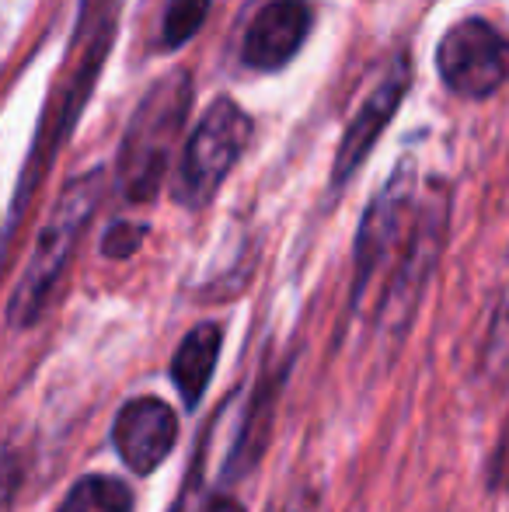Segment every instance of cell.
I'll use <instances>...</instances> for the list:
<instances>
[{
  "instance_id": "9c48e42d",
  "label": "cell",
  "mask_w": 509,
  "mask_h": 512,
  "mask_svg": "<svg viewBox=\"0 0 509 512\" xmlns=\"http://www.w3.org/2000/svg\"><path fill=\"white\" fill-rule=\"evenodd\" d=\"M311 25L314 11L307 0H269L258 7L245 39H241V60L258 74L283 70L304 49Z\"/></svg>"
},
{
  "instance_id": "52a82bcc",
  "label": "cell",
  "mask_w": 509,
  "mask_h": 512,
  "mask_svg": "<svg viewBox=\"0 0 509 512\" xmlns=\"http://www.w3.org/2000/svg\"><path fill=\"white\" fill-rule=\"evenodd\" d=\"M408 84H412V67H408L405 56H398L391 63V70L384 74V81L360 102L353 119H349L346 133H342V143L332 161V189H346L349 178L360 171V164L374 154L381 133L391 126V119L398 115L401 102H405Z\"/></svg>"
},
{
  "instance_id": "8fae6325",
  "label": "cell",
  "mask_w": 509,
  "mask_h": 512,
  "mask_svg": "<svg viewBox=\"0 0 509 512\" xmlns=\"http://www.w3.org/2000/svg\"><path fill=\"white\" fill-rule=\"evenodd\" d=\"M283 387V377H265V384L258 387L255 408L248 411L245 429H241L238 443H234L231 457H227V474L231 478H241L255 467L258 453H262L265 439H269V425H272V401H276V391Z\"/></svg>"
},
{
  "instance_id": "8992f818",
  "label": "cell",
  "mask_w": 509,
  "mask_h": 512,
  "mask_svg": "<svg viewBox=\"0 0 509 512\" xmlns=\"http://www.w3.org/2000/svg\"><path fill=\"white\" fill-rule=\"evenodd\" d=\"M436 74L447 91L485 102L509 84V39L485 18L457 21L436 42Z\"/></svg>"
},
{
  "instance_id": "7c38bea8",
  "label": "cell",
  "mask_w": 509,
  "mask_h": 512,
  "mask_svg": "<svg viewBox=\"0 0 509 512\" xmlns=\"http://www.w3.org/2000/svg\"><path fill=\"white\" fill-rule=\"evenodd\" d=\"M136 499L119 478L109 474H84L81 481H74L63 499V506L56 512H133Z\"/></svg>"
},
{
  "instance_id": "7a4b0ae2",
  "label": "cell",
  "mask_w": 509,
  "mask_h": 512,
  "mask_svg": "<svg viewBox=\"0 0 509 512\" xmlns=\"http://www.w3.org/2000/svg\"><path fill=\"white\" fill-rule=\"evenodd\" d=\"M192 108V77L189 70H171L154 88L140 98L133 119L123 133V147L116 157V189L123 203L140 206L154 203L168 178V161L175 140L185 126V115Z\"/></svg>"
},
{
  "instance_id": "e0dca14e",
  "label": "cell",
  "mask_w": 509,
  "mask_h": 512,
  "mask_svg": "<svg viewBox=\"0 0 509 512\" xmlns=\"http://www.w3.org/2000/svg\"><path fill=\"white\" fill-rule=\"evenodd\" d=\"M199 512H245L238 499H231V495H210V499L199 506Z\"/></svg>"
},
{
  "instance_id": "6da1fadb",
  "label": "cell",
  "mask_w": 509,
  "mask_h": 512,
  "mask_svg": "<svg viewBox=\"0 0 509 512\" xmlns=\"http://www.w3.org/2000/svg\"><path fill=\"white\" fill-rule=\"evenodd\" d=\"M105 189H109V168H91L63 185L53 213L35 237L21 279L14 283L11 300H7V324L11 328H32L42 317V310L49 307V297H53L70 258H74L77 241L84 237V230L91 227L98 206H102Z\"/></svg>"
},
{
  "instance_id": "5bb4252c",
  "label": "cell",
  "mask_w": 509,
  "mask_h": 512,
  "mask_svg": "<svg viewBox=\"0 0 509 512\" xmlns=\"http://www.w3.org/2000/svg\"><path fill=\"white\" fill-rule=\"evenodd\" d=\"M478 370H482L485 384H492L496 391H509V290L499 297L496 310H492Z\"/></svg>"
},
{
  "instance_id": "30bf717a",
  "label": "cell",
  "mask_w": 509,
  "mask_h": 512,
  "mask_svg": "<svg viewBox=\"0 0 509 512\" xmlns=\"http://www.w3.org/2000/svg\"><path fill=\"white\" fill-rule=\"evenodd\" d=\"M220 345H224V328L217 321H203L178 342L175 356H171V380H175L178 394H182L185 408H196L203 401L206 387L213 380L220 359Z\"/></svg>"
},
{
  "instance_id": "5b68a950",
  "label": "cell",
  "mask_w": 509,
  "mask_h": 512,
  "mask_svg": "<svg viewBox=\"0 0 509 512\" xmlns=\"http://www.w3.org/2000/svg\"><path fill=\"white\" fill-rule=\"evenodd\" d=\"M426 185L412 164H401L398 175L374 196V203L363 213L360 234H356L353 251V304L360 307L370 293L374 279L381 276L387 265H394L398 251L405 248L412 223L419 216Z\"/></svg>"
},
{
  "instance_id": "ba28073f",
  "label": "cell",
  "mask_w": 509,
  "mask_h": 512,
  "mask_svg": "<svg viewBox=\"0 0 509 512\" xmlns=\"http://www.w3.org/2000/svg\"><path fill=\"white\" fill-rule=\"evenodd\" d=\"M112 443L133 474H154L178 443V415L168 401L143 394L119 408Z\"/></svg>"
},
{
  "instance_id": "277c9868",
  "label": "cell",
  "mask_w": 509,
  "mask_h": 512,
  "mask_svg": "<svg viewBox=\"0 0 509 512\" xmlns=\"http://www.w3.org/2000/svg\"><path fill=\"white\" fill-rule=\"evenodd\" d=\"M252 140V119L234 98H217L203 112L199 126L192 129L189 143L182 150L175 175V203L185 209H203L227 182L234 164L245 157Z\"/></svg>"
},
{
  "instance_id": "4fadbf2b",
  "label": "cell",
  "mask_w": 509,
  "mask_h": 512,
  "mask_svg": "<svg viewBox=\"0 0 509 512\" xmlns=\"http://www.w3.org/2000/svg\"><path fill=\"white\" fill-rule=\"evenodd\" d=\"M213 0H168L157 25V49L164 53H178L182 46H189L199 35V28L210 18Z\"/></svg>"
},
{
  "instance_id": "2e32d148",
  "label": "cell",
  "mask_w": 509,
  "mask_h": 512,
  "mask_svg": "<svg viewBox=\"0 0 509 512\" xmlns=\"http://www.w3.org/2000/svg\"><path fill=\"white\" fill-rule=\"evenodd\" d=\"M492 485H496V488L509 485V425H506V436L499 439L496 457H492Z\"/></svg>"
},
{
  "instance_id": "9a60e30c",
  "label": "cell",
  "mask_w": 509,
  "mask_h": 512,
  "mask_svg": "<svg viewBox=\"0 0 509 512\" xmlns=\"http://www.w3.org/2000/svg\"><path fill=\"white\" fill-rule=\"evenodd\" d=\"M143 237H147V223H129V220L112 223L109 234H105V241H102V255L105 258L136 255V248L143 244Z\"/></svg>"
},
{
  "instance_id": "3957f363",
  "label": "cell",
  "mask_w": 509,
  "mask_h": 512,
  "mask_svg": "<svg viewBox=\"0 0 509 512\" xmlns=\"http://www.w3.org/2000/svg\"><path fill=\"white\" fill-rule=\"evenodd\" d=\"M447 227H450V192L440 182L426 185L419 216L412 223L405 248L398 251L391 265V279L384 286V297L377 304V328L391 338H401L412 324L415 310L422 304L429 279H433L440 255L447 248Z\"/></svg>"
}]
</instances>
